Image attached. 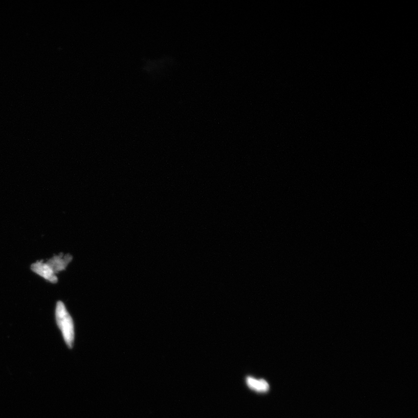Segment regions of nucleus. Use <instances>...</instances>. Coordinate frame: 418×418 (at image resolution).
I'll return each instance as SVG.
<instances>
[{"instance_id":"4","label":"nucleus","mask_w":418,"mask_h":418,"mask_svg":"<svg viewBox=\"0 0 418 418\" xmlns=\"http://www.w3.org/2000/svg\"><path fill=\"white\" fill-rule=\"evenodd\" d=\"M247 383L248 386L251 388L252 389L261 391L265 392L269 390V385L266 381L256 380V379L251 377L247 378Z\"/></svg>"},{"instance_id":"3","label":"nucleus","mask_w":418,"mask_h":418,"mask_svg":"<svg viewBox=\"0 0 418 418\" xmlns=\"http://www.w3.org/2000/svg\"><path fill=\"white\" fill-rule=\"evenodd\" d=\"M72 260V256L70 254L63 255V254L61 253L51 258L47 262V263L51 267L54 273L57 274L60 271L65 270Z\"/></svg>"},{"instance_id":"2","label":"nucleus","mask_w":418,"mask_h":418,"mask_svg":"<svg viewBox=\"0 0 418 418\" xmlns=\"http://www.w3.org/2000/svg\"><path fill=\"white\" fill-rule=\"evenodd\" d=\"M33 272L39 275L47 281L55 283L58 282V278L51 267L43 261H38L31 266Z\"/></svg>"},{"instance_id":"1","label":"nucleus","mask_w":418,"mask_h":418,"mask_svg":"<svg viewBox=\"0 0 418 418\" xmlns=\"http://www.w3.org/2000/svg\"><path fill=\"white\" fill-rule=\"evenodd\" d=\"M55 318L64 342L69 347L72 348L75 339L74 323L62 301H58L56 306Z\"/></svg>"}]
</instances>
